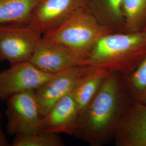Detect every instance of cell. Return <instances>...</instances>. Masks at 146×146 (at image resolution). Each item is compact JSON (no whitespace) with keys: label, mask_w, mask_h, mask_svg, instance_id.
I'll return each mask as SVG.
<instances>
[{"label":"cell","mask_w":146,"mask_h":146,"mask_svg":"<svg viewBox=\"0 0 146 146\" xmlns=\"http://www.w3.org/2000/svg\"><path fill=\"white\" fill-rule=\"evenodd\" d=\"M123 32L143 31L146 27V0H124Z\"/></svg>","instance_id":"obj_14"},{"label":"cell","mask_w":146,"mask_h":146,"mask_svg":"<svg viewBox=\"0 0 146 146\" xmlns=\"http://www.w3.org/2000/svg\"><path fill=\"white\" fill-rule=\"evenodd\" d=\"M79 116L76 104L70 93L60 100L42 116L41 129L44 132L74 135Z\"/></svg>","instance_id":"obj_11"},{"label":"cell","mask_w":146,"mask_h":146,"mask_svg":"<svg viewBox=\"0 0 146 146\" xmlns=\"http://www.w3.org/2000/svg\"><path fill=\"white\" fill-rule=\"evenodd\" d=\"M89 0H41L31 15L29 25L43 35L58 26Z\"/></svg>","instance_id":"obj_8"},{"label":"cell","mask_w":146,"mask_h":146,"mask_svg":"<svg viewBox=\"0 0 146 146\" xmlns=\"http://www.w3.org/2000/svg\"><path fill=\"white\" fill-rule=\"evenodd\" d=\"M145 104H146V101H145Z\"/></svg>","instance_id":"obj_20"},{"label":"cell","mask_w":146,"mask_h":146,"mask_svg":"<svg viewBox=\"0 0 146 146\" xmlns=\"http://www.w3.org/2000/svg\"><path fill=\"white\" fill-rule=\"evenodd\" d=\"M124 0H106V6L110 13V27L115 31V28L124 31V19L122 6Z\"/></svg>","instance_id":"obj_17"},{"label":"cell","mask_w":146,"mask_h":146,"mask_svg":"<svg viewBox=\"0 0 146 146\" xmlns=\"http://www.w3.org/2000/svg\"><path fill=\"white\" fill-rule=\"evenodd\" d=\"M143 31H146V27L145 28V29H144V30H143Z\"/></svg>","instance_id":"obj_19"},{"label":"cell","mask_w":146,"mask_h":146,"mask_svg":"<svg viewBox=\"0 0 146 146\" xmlns=\"http://www.w3.org/2000/svg\"><path fill=\"white\" fill-rule=\"evenodd\" d=\"M134 100L124 77L110 72L95 98L80 116L74 135L90 146H101L114 136L125 110Z\"/></svg>","instance_id":"obj_1"},{"label":"cell","mask_w":146,"mask_h":146,"mask_svg":"<svg viewBox=\"0 0 146 146\" xmlns=\"http://www.w3.org/2000/svg\"><path fill=\"white\" fill-rule=\"evenodd\" d=\"M146 56V31L114 32L100 40L88 58L87 64L125 77Z\"/></svg>","instance_id":"obj_2"},{"label":"cell","mask_w":146,"mask_h":146,"mask_svg":"<svg viewBox=\"0 0 146 146\" xmlns=\"http://www.w3.org/2000/svg\"><path fill=\"white\" fill-rule=\"evenodd\" d=\"M58 74L44 72L29 61L11 64L0 73V99L7 100L16 94L35 90Z\"/></svg>","instance_id":"obj_6"},{"label":"cell","mask_w":146,"mask_h":146,"mask_svg":"<svg viewBox=\"0 0 146 146\" xmlns=\"http://www.w3.org/2000/svg\"><path fill=\"white\" fill-rule=\"evenodd\" d=\"M117 146H146V104L134 100L125 110L114 134Z\"/></svg>","instance_id":"obj_9"},{"label":"cell","mask_w":146,"mask_h":146,"mask_svg":"<svg viewBox=\"0 0 146 146\" xmlns=\"http://www.w3.org/2000/svg\"><path fill=\"white\" fill-rule=\"evenodd\" d=\"M2 115L0 110V146H9V143L7 140L5 134L3 133V131L1 128V120H2Z\"/></svg>","instance_id":"obj_18"},{"label":"cell","mask_w":146,"mask_h":146,"mask_svg":"<svg viewBox=\"0 0 146 146\" xmlns=\"http://www.w3.org/2000/svg\"><path fill=\"white\" fill-rule=\"evenodd\" d=\"M41 0H0V25H29Z\"/></svg>","instance_id":"obj_12"},{"label":"cell","mask_w":146,"mask_h":146,"mask_svg":"<svg viewBox=\"0 0 146 146\" xmlns=\"http://www.w3.org/2000/svg\"><path fill=\"white\" fill-rule=\"evenodd\" d=\"M114 32L86 5L42 37L63 47L87 64L88 58L100 40Z\"/></svg>","instance_id":"obj_3"},{"label":"cell","mask_w":146,"mask_h":146,"mask_svg":"<svg viewBox=\"0 0 146 146\" xmlns=\"http://www.w3.org/2000/svg\"><path fill=\"white\" fill-rule=\"evenodd\" d=\"M124 78L134 99L145 102L146 101V56L131 74Z\"/></svg>","instance_id":"obj_15"},{"label":"cell","mask_w":146,"mask_h":146,"mask_svg":"<svg viewBox=\"0 0 146 146\" xmlns=\"http://www.w3.org/2000/svg\"><path fill=\"white\" fill-rule=\"evenodd\" d=\"M110 72L104 69L96 68L85 76L74 89L72 93L80 116L95 98Z\"/></svg>","instance_id":"obj_13"},{"label":"cell","mask_w":146,"mask_h":146,"mask_svg":"<svg viewBox=\"0 0 146 146\" xmlns=\"http://www.w3.org/2000/svg\"><path fill=\"white\" fill-rule=\"evenodd\" d=\"M42 37L30 25H0V61H29Z\"/></svg>","instance_id":"obj_5"},{"label":"cell","mask_w":146,"mask_h":146,"mask_svg":"<svg viewBox=\"0 0 146 146\" xmlns=\"http://www.w3.org/2000/svg\"><path fill=\"white\" fill-rule=\"evenodd\" d=\"M64 142L57 134L41 131L25 135L15 136L13 146H63Z\"/></svg>","instance_id":"obj_16"},{"label":"cell","mask_w":146,"mask_h":146,"mask_svg":"<svg viewBox=\"0 0 146 146\" xmlns=\"http://www.w3.org/2000/svg\"><path fill=\"white\" fill-rule=\"evenodd\" d=\"M29 61L42 71L52 74L87 66L63 47L43 37L37 44Z\"/></svg>","instance_id":"obj_10"},{"label":"cell","mask_w":146,"mask_h":146,"mask_svg":"<svg viewBox=\"0 0 146 146\" xmlns=\"http://www.w3.org/2000/svg\"><path fill=\"white\" fill-rule=\"evenodd\" d=\"M96 69L90 66H82L59 73L39 88L34 90L42 116L53 106L73 92L85 76Z\"/></svg>","instance_id":"obj_7"},{"label":"cell","mask_w":146,"mask_h":146,"mask_svg":"<svg viewBox=\"0 0 146 146\" xmlns=\"http://www.w3.org/2000/svg\"><path fill=\"white\" fill-rule=\"evenodd\" d=\"M7 130L11 135L42 131L41 114L34 90L16 94L7 100Z\"/></svg>","instance_id":"obj_4"}]
</instances>
